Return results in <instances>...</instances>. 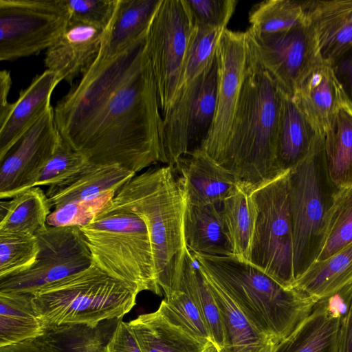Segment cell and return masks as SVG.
Returning <instances> with one entry per match:
<instances>
[{
	"label": "cell",
	"instance_id": "6da1fadb",
	"mask_svg": "<svg viewBox=\"0 0 352 352\" xmlns=\"http://www.w3.org/2000/svg\"><path fill=\"white\" fill-rule=\"evenodd\" d=\"M145 35L116 56L96 57L54 108L62 138L91 164L136 174L164 163L163 118Z\"/></svg>",
	"mask_w": 352,
	"mask_h": 352
},
{
	"label": "cell",
	"instance_id": "7a4b0ae2",
	"mask_svg": "<svg viewBox=\"0 0 352 352\" xmlns=\"http://www.w3.org/2000/svg\"><path fill=\"white\" fill-rule=\"evenodd\" d=\"M244 77L231 131L215 162L251 192L284 173L276 160L279 87L265 67L247 30Z\"/></svg>",
	"mask_w": 352,
	"mask_h": 352
},
{
	"label": "cell",
	"instance_id": "3957f363",
	"mask_svg": "<svg viewBox=\"0 0 352 352\" xmlns=\"http://www.w3.org/2000/svg\"><path fill=\"white\" fill-rule=\"evenodd\" d=\"M186 205L173 166L167 165L135 175L104 208L129 211L144 221L152 244L156 280L164 296L173 290L188 249L184 231Z\"/></svg>",
	"mask_w": 352,
	"mask_h": 352
},
{
	"label": "cell",
	"instance_id": "277c9868",
	"mask_svg": "<svg viewBox=\"0 0 352 352\" xmlns=\"http://www.w3.org/2000/svg\"><path fill=\"white\" fill-rule=\"evenodd\" d=\"M192 254L204 276L220 287L254 327L279 342L294 331L318 301L284 287L248 261Z\"/></svg>",
	"mask_w": 352,
	"mask_h": 352
},
{
	"label": "cell",
	"instance_id": "5b68a950",
	"mask_svg": "<svg viewBox=\"0 0 352 352\" xmlns=\"http://www.w3.org/2000/svg\"><path fill=\"white\" fill-rule=\"evenodd\" d=\"M342 189L329 175L324 136L319 133L307 157L288 171L295 281L316 261Z\"/></svg>",
	"mask_w": 352,
	"mask_h": 352
},
{
	"label": "cell",
	"instance_id": "8992f818",
	"mask_svg": "<svg viewBox=\"0 0 352 352\" xmlns=\"http://www.w3.org/2000/svg\"><path fill=\"white\" fill-rule=\"evenodd\" d=\"M139 292L94 265L50 284L34 294L36 311L46 327L95 326L122 318L135 305Z\"/></svg>",
	"mask_w": 352,
	"mask_h": 352
},
{
	"label": "cell",
	"instance_id": "52a82bcc",
	"mask_svg": "<svg viewBox=\"0 0 352 352\" xmlns=\"http://www.w3.org/2000/svg\"><path fill=\"white\" fill-rule=\"evenodd\" d=\"M92 264L139 293H163L155 276L150 235L144 221L121 209H103L80 227Z\"/></svg>",
	"mask_w": 352,
	"mask_h": 352
},
{
	"label": "cell",
	"instance_id": "ba28073f",
	"mask_svg": "<svg viewBox=\"0 0 352 352\" xmlns=\"http://www.w3.org/2000/svg\"><path fill=\"white\" fill-rule=\"evenodd\" d=\"M256 220L248 261L287 289H293V232L288 172L250 192Z\"/></svg>",
	"mask_w": 352,
	"mask_h": 352
},
{
	"label": "cell",
	"instance_id": "9c48e42d",
	"mask_svg": "<svg viewBox=\"0 0 352 352\" xmlns=\"http://www.w3.org/2000/svg\"><path fill=\"white\" fill-rule=\"evenodd\" d=\"M195 27L186 0H160L146 30L162 118L171 107Z\"/></svg>",
	"mask_w": 352,
	"mask_h": 352
},
{
	"label": "cell",
	"instance_id": "30bf717a",
	"mask_svg": "<svg viewBox=\"0 0 352 352\" xmlns=\"http://www.w3.org/2000/svg\"><path fill=\"white\" fill-rule=\"evenodd\" d=\"M69 21L63 0H0V60L47 50Z\"/></svg>",
	"mask_w": 352,
	"mask_h": 352
},
{
	"label": "cell",
	"instance_id": "8fae6325",
	"mask_svg": "<svg viewBox=\"0 0 352 352\" xmlns=\"http://www.w3.org/2000/svg\"><path fill=\"white\" fill-rule=\"evenodd\" d=\"M36 236L39 245L36 261L26 271L0 279V292L34 294L92 265L90 250L79 227L47 226Z\"/></svg>",
	"mask_w": 352,
	"mask_h": 352
},
{
	"label": "cell",
	"instance_id": "7c38bea8",
	"mask_svg": "<svg viewBox=\"0 0 352 352\" xmlns=\"http://www.w3.org/2000/svg\"><path fill=\"white\" fill-rule=\"evenodd\" d=\"M252 36L265 67L278 86L290 96H294L302 80L323 61L308 16L289 30Z\"/></svg>",
	"mask_w": 352,
	"mask_h": 352
},
{
	"label": "cell",
	"instance_id": "4fadbf2b",
	"mask_svg": "<svg viewBox=\"0 0 352 352\" xmlns=\"http://www.w3.org/2000/svg\"><path fill=\"white\" fill-rule=\"evenodd\" d=\"M217 107L210 129L199 148L215 161L223 149L233 122L247 56L245 32L225 29L219 37Z\"/></svg>",
	"mask_w": 352,
	"mask_h": 352
},
{
	"label": "cell",
	"instance_id": "5bb4252c",
	"mask_svg": "<svg viewBox=\"0 0 352 352\" xmlns=\"http://www.w3.org/2000/svg\"><path fill=\"white\" fill-rule=\"evenodd\" d=\"M62 141L51 106L0 160V198H12L34 187Z\"/></svg>",
	"mask_w": 352,
	"mask_h": 352
},
{
	"label": "cell",
	"instance_id": "9a60e30c",
	"mask_svg": "<svg viewBox=\"0 0 352 352\" xmlns=\"http://www.w3.org/2000/svg\"><path fill=\"white\" fill-rule=\"evenodd\" d=\"M186 202L196 206L219 204L238 188L234 177L200 148L173 166Z\"/></svg>",
	"mask_w": 352,
	"mask_h": 352
},
{
	"label": "cell",
	"instance_id": "2e32d148",
	"mask_svg": "<svg viewBox=\"0 0 352 352\" xmlns=\"http://www.w3.org/2000/svg\"><path fill=\"white\" fill-rule=\"evenodd\" d=\"M104 34L105 30L101 28L69 20L46 50L45 66L56 73L61 81L72 84L96 58Z\"/></svg>",
	"mask_w": 352,
	"mask_h": 352
},
{
	"label": "cell",
	"instance_id": "e0dca14e",
	"mask_svg": "<svg viewBox=\"0 0 352 352\" xmlns=\"http://www.w3.org/2000/svg\"><path fill=\"white\" fill-rule=\"evenodd\" d=\"M280 109L276 141V160L285 173L309 155L320 133L294 98L279 87Z\"/></svg>",
	"mask_w": 352,
	"mask_h": 352
},
{
	"label": "cell",
	"instance_id": "ac0fdd59",
	"mask_svg": "<svg viewBox=\"0 0 352 352\" xmlns=\"http://www.w3.org/2000/svg\"><path fill=\"white\" fill-rule=\"evenodd\" d=\"M60 81L56 73L46 69L20 91L7 121L0 127V160L52 106V92Z\"/></svg>",
	"mask_w": 352,
	"mask_h": 352
},
{
	"label": "cell",
	"instance_id": "d6986e66",
	"mask_svg": "<svg viewBox=\"0 0 352 352\" xmlns=\"http://www.w3.org/2000/svg\"><path fill=\"white\" fill-rule=\"evenodd\" d=\"M307 16L321 58L331 65L352 45V0L309 1Z\"/></svg>",
	"mask_w": 352,
	"mask_h": 352
},
{
	"label": "cell",
	"instance_id": "ffe728a7",
	"mask_svg": "<svg viewBox=\"0 0 352 352\" xmlns=\"http://www.w3.org/2000/svg\"><path fill=\"white\" fill-rule=\"evenodd\" d=\"M293 97L322 134L338 109L348 102L331 65L324 61L302 80Z\"/></svg>",
	"mask_w": 352,
	"mask_h": 352
},
{
	"label": "cell",
	"instance_id": "44dd1931",
	"mask_svg": "<svg viewBox=\"0 0 352 352\" xmlns=\"http://www.w3.org/2000/svg\"><path fill=\"white\" fill-rule=\"evenodd\" d=\"M136 174L118 164H91L60 185L45 192L52 207L68 201L93 199L109 192H117Z\"/></svg>",
	"mask_w": 352,
	"mask_h": 352
},
{
	"label": "cell",
	"instance_id": "7402d4cb",
	"mask_svg": "<svg viewBox=\"0 0 352 352\" xmlns=\"http://www.w3.org/2000/svg\"><path fill=\"white\" fill-rule=\"evenodd\" d=\"M160 0H118L97 58L116 56L144 35Z\"/></svg>",
	"mask_w": 352,
	"mask_h": 352
},
{
	"label": "cell",
	"instance_id": "603a6c76",
	"mask_svg": "<svg viewBox=\"0 0 352 352\" xmlns=\"http://www.w3.org/2000/svg\"><path fill=\"white\" fill-rule=\"evenodd\" d=\"M142 352H202L207 343L170 321L157 309L127 322Z\"/></svg>",
	"mask_w": 352,
	"mask_h": 352
},
{
	"label": "cell",
	"instance_id": "cb8c5ba5",
	"mask_svg": "<svg viewBox=\"0 0 352 352\" xmlns=\"http://www.w3.org/2000/svg\"><path fill=\"white\" fill-rule=\"evenodd\" d=\"M184 231L188 250L208 256H232L221 215V204L196 206L186 202Z\"/></svg>",
	"mask_w": 352,
	"mask_h": 352
},
{
	"label": "cell",
	"instance_id": "d4e9b609",
	"mask_svg": "<svg viewBox=\"0 0 352 352\" xmlns=\"http://www.w3.org/2000/svg\"><path fill=\"white\" fill-rule=\"evenodd\" d=\"M205 278L216 298L224 325V345L219 352H274L280 342L254 327L220 287Z\"/></svg>",
	"mask_w": 352,
	"mask_h": 352
},
{
	"label": "cell",
	"instance_id": "484cf974",
	"mask_svg": "<svg viewBox=\"0 0 352 352\" xmlns=\"http://www.w3.org/2000/svg\"><path fill=\"white\" fill-rule=\"evenodd\" d=\"M341 318L332 316L326 299L319 300L311 314L274 352H338Z\"/></svg>",
	"mask_w": 352,
	"mask_h": 352
},
{
	"label": "cell",
	"instance_id": "4316f807",
	"mask_svg": "<svg viewBox=\"0 0 352 352\" xmlns=\"http://www.w3.org/2000/svg\"><path fill=\"white\" fill-rule=\"evenodd\" d=\"M45 329L33 294L0 292V347L39 338Z\"/></svg>",
	"mask_w": 352,
	"mask_h": 352
},
{
	"label": "cell",
	"instance_id": "83f0119b",
	"mask_svg": "<svg viewBox=\"0 0 352 352\" xmlns=\"http://www.w3.org/2000/svg\"><path fill=\"white\" fill-rule=\"evenodd\" d=\"M52 206L40 186L0 203V231L36 236L47 228Z\"/></svg>",
	"mask_w": 352,
	"mask_h": 352
},
{
	"label": "cell",
	"instance_id": "f1b7e54d",
	"mask_svg": "<svg viewBox=\"0 0 352 352\" xmlns=\"http://www.w3.org/2000/svg\"><path fill=\"white\" fill-rule=\"evenodd\" d=\"M329 175L340 188L352 186V105L346 102L324 134Z\"/></svg>",
	"mask_w": 352,
	"mask_h": 352
},
{
	"label": "cell",
	"instance_id": "f546056e",
	"mask_svg": "<svg viewBox=\"0 0 352 352\" xmlns=\"http://www.w3.org/2000/svg\"><path fill=\"white\" fill-rule=\"evenodd\" d=\"M351 283L352 243L323 261L314 262L292 288L319 300Z\"/></svg>",
	"mask_w": 352,
	"mask_h": 352
},
{
	"label": "cell",
	"instance_id": "4dcf8cb0",
	"mask_svg": "<svg viewBox=\"0 0 352 352\" xmlns=\"http://www.w3.org/2000/svg\"><path fill=\"white\" fill-rule=\"evenodd\" d=\"M121 320L109 319L95 326L82 324L49 326L39 338L54 352H104Z\"/></svg>",
	"mask_w": 352,
	"mask_h": 352
},
{
	"label": "cell",
	"instance_id": "1f68e13d",
	"mask_svg": "<svg viewBox=\"0 0 352 352\" xmlns=\"http://www.w3.org/2000/svg\"><path fill=\"white\" fill-rule=\"evenodd\" d=\"M184 290L199 308L219 351L224 345V325L216 298L192 253L187 249L179 282L175 289ZM174 290V289H173Z\"/></svg>",
	"mask_w": 352,
	"mask_h": 352
},
{
	"label": "cell",
	"instance_id": "d6a6232c",
	"mask_svg": "<svg viewBox=\"0 0 352 352\" xmlns=\"http://www.w3.org/2000/svg\"><path fill=\"white\" fill-rule=\"evenodd\" d=\"M221 215L232 256L248 261L256 220V208L250 192L239 186L221 203Z\"/></svg>",
	"mask_w": 352,
	"mask_h": 352
},
{
	"label": "cell",
	"instance_id": "836d02e7",
	"mask_svg": "<svg viewBox=\"0 0 352 352\" xmlns=\"http://www.w3.org/2000/svg\"><path fill=\"white\" fill-rule=\"evenodd\" d=\"M309 1L267 0L254 6L248 29L255 37H262L295 27L307 19Z\"/></svg>",
	"mask_w": 352,
	"mask_h": 352
},
{
	"label": "cell",
	"instance_id": "e575fe53",
	"mask_svg": "<svg viewBox=\"0 0 352 352\" xmlns=\"http://www.w3.org/2000/svg\"><path fill=\"white\" fill-rule=\"evenodd\" d=\"M217 85L218 62L215 53L190 109L188 126L189 153L199 148L210 129L217 107Z\"/></svg>",
	"mask_w": 352,
	"mask_h": 352
},
{
	"label": "cell",
	"instance_id": "d590c367",
	"mask_svg": "<svg viewBox=\"0 0 352 352\" xmlns=\"http://www.w3.org/2000/svg\"><path fill=\"white\" fill-rule=\"evenodd\" d=\"M38 252L36 236L0 231V279L30 268Z\"/></svg>",
	"mask_w": 352,
	"mask_h": 352
},
{
	"label": "cell",
	"instance_id": "8d00e7d4",
	"mask_svg": "<svg viewBox=\"0 0 352 352\" xmlns=\"http://www.w3.org/2000/svg\"><path fill=\"white\" fill-rule=\"evenodd\" d=\"M164 296L158 309L170 321L203 342H212L199 308L184 290L177 288Z\"/></svg>",
	"mask_w": 352,
	"mask_h": 352
},
{
	"label": "cell",
	"instance_id": "74e56055",
	"mask_svg": "<svg viewBox=\"0 0 352 352\" xmlns=\"http://www.w3.org/2000/svg\"><path fill=\"white\" fill-rule=\"evenodd\" d=\"M352 243V186L340 191L330 218L323 247L316 261H323Z\"/></svg>",
	"mask_w": 352,
	"mask_h": 352
},
{
	"label": "cell",
	"instance_id": "f35d334b",
	"mask_svg": "<svg viewBox=\"0 0 352 352\" xmlns=\"http://www.w3.org/2000/svg\"><path fill=\"white\" fill-rule=\"evenodd\" d=\"M91 162L74 151L63 139L43 168L35 186L60 185L82 172Z\"/></svg>",
	"mask_w": 352,
	"mask_h": 352
},
{
	"label": "cell",
	"instance_id": "ab89813d",
	"mask_svg": "<svg viewBox=\"0 0 352 352\" xmlns=\"http://www.w3.org/2000/svg\"><path fill=\"white\" fill-rule=\"evenodd\" d=\"M116 193L109 192L93 199L72 201L57 206L48 216L47 224L52 227L85 226L108 206Z\"/></svg>",
	"mask_w": 352,
	"mask_h": 352
},
{
	"label": "cell",
	"instance_id": "60d3db41",
	"mask_svg": "<svg viewBox=\"0 0 352 352\" xmlns=\"http://www.w3.org/2000/svg\"><path fill=\"white\" fill-rule=\"evenodd\" d=\"M69 20L107 30L114 16L118 0H63Z\"/></svg>",
	"mask_w": 352,
	"mask_h": 352
},
{
	"label": "cell",
	"instance_id": "b9f144b4",
	"mask_svg": "<svg viewBox=\"0 0 352 352\" xmlns=\"http://www.w3.org/2000/svg\"><path fill=\"white\" fill-rule=\"evenodd\" d=\"M194 23L201 28L226 29L237 1L186 0Z\"/></svg>",
	"mask_w": 352,
	"mask_h": 352
},
{
	"label": "cell",
	"instance_id": "7bdbcfd3",
	"mask_svg": "<svg viewBox=\"0 0 352 352\" xmlns=\"http://www.w3.org/2000/svg\"><path fill=\"white\" fill-rule=\"evenodd\" d=\"M104 352H142V350L127 322L122 320L118 323Z\"/></svg>",
	"mask_w": 352,
	"mask_h": 352
},
{
	"label": "cell",
	"instance_id": "ee69618b",
	"mask_svg": "<svg viewBox=\"0 0 352 352\" xmlns=\"http://www.w3.org/2000/svg\"><path fill=\"white\" fill-rule=\"evenodd\" d=\"M331 67L346 100L352 105V45Z\"/></svg>",
	"mask_w": 352,
	"mask_h": 352
},
{
	"label": "cell",
	"instance_id": "f6af8a7d",
	"mask_svg": "<svg viewBox=\"0 0 352 352\" xmlns=\"http://www.w3.org/2000/svg\"><path fill=\"white\" fill-rule=\"evenodd\" d=\"M325 299L329 314L333 317L342 319L348 313L351 304L352 283Z\"/></svg>",
	"mask_w": 352,
	"mask_h": 352
},
{
	"label": "cell",
	"instance_id": "bcb514c9",
	"mask_svg": "<svg viewBox=\"0 0 352 352\" xmlns=\"http://www.w3.org/2000/svg\"><path fill=\"white\" fill-rule=\"evenodd\" d=\"M11 85L10 72L6 69L1 70L0 72V127L6 123L12 109V103H9L8 100Z\"/></svg>",
	"mask_w": 352,
	"mask_h": 352
},
{
	"label": "cell",
	"instance_id": "7dc6e473",
	"mask_svg": "<svg viewBox=\"0 0 352 352\" xmlns=\"http://www.w3.org/2000/svg\"><path fill=\"white\" fill-rule=\"evenodd\" d=\"M338 352H352V301L348 313L340 321Z\"/></svg>",
	"mask_w": 352,
	"mask_h": 352
},
{
	"label": "cell",
	"instance_id": "c3c4849f",
	"mask_svg": "<svg viewBox=\"0 0 352 352\" xmlns=\"http://www.w3.org/2000/svg\"><path fill=\"white\" fill-rule=\"evenodd\" d=\"M0 352H54L40 338L0 347Z\"/></svg>",
	"mask_w": 352,
	"mask_h": 352
},
{
	"label": "cell",
	"instance_id": "681fc988",
	"mask_svg": "<svg viewBox=\"0 0 352 352\" xmlns=\"http://www.w3.org/2000/svg\"><path fill=\"white\" fill-rule=\"evenodd\" d=\"M202 352H219V351L212 342H209Z\"/></svg>",
	"mask_w": 352,
	"mask_h": 352
}]
</instances>
